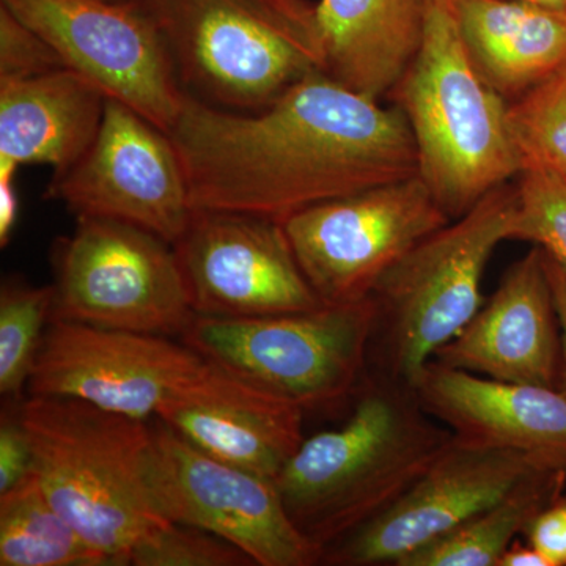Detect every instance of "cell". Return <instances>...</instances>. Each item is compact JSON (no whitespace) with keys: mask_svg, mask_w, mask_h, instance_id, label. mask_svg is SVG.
I'll list each match as a JSON object with an SVG mask.
<instances>
[{"mask_svg":"<svg viewBox=\"0 0 566 566\" xmlns=\"http://www.w3.org/2000/svg\"><path fill=\"white\" fill-rule=\"evenodd\" d=\"M106 96L70 69L0 82V178L25 164L65 172L102 125Z\"/></svg>","mask_w":566,"mask_h":566,"instance_id":"d6986e66","label":"cell"},{"mask_svg":"<svg viewBox=\"0 0 566 566\" xmlns=\"http://www.w3.org/2000/svg\"><path fill=\"white\" fill-rule=\"evenodd\" d=\"M304 415L301 406L211 364L202 378L167 401L156 419L208 455L275 480L303 444Z\"/></svg>","mask_w":566,"mask_h":566,"instance_id":"ac0fdd59","label":"cell"},{"mask_svg":"<svg viewBox=\"0 0 566 566\" xmlns=\"http://www.w3.org/2000/svg\"><path fill=\"white\" fill-rule=\"evenodd\" d=\"M348 420L304 438L275 476L294 526L319 549L381 515L453 441L415 386L365 374Z\"/></svg>","mask_w":566,"mask_h":566,"instance_id":"7a4b0ae2","label":"cell"},{"mask_svg":"<svg viewBox=\"0 0 566 566\" xmlns=\"http://www.w3.org/2000/svg\"><path fill=\"white\" fill-rule=\"evenodd\" d=\"M54 286L9 277L0 289V395L22 401L52 318Z\"/></svg>","mask_w":566,"mask_h":566,"instance_id":"cb8c5ba5","label":"cell"},{"mask_svg":"<svg viewBox=\"0 0 566 566\" xmlns=\"http://www.w3.org/2000/svg\"><path fill=\"white\" fill-rule=\"evenodd\" d=\"M509 120L524 169L566 177V66L523 93L509 107Z\"/></svg>","mask_w":566,"mask_h":566,"instance_id":"d4e9b609","label":"cell"},{"mask_svg":"<svg viewBox=\"0 0 566 566\" xmlns=\"http://www.w3.org/2000/svg\"><path fill=\"white\" fill-rule=\"evenodd\" d=\"M210 367L166 335L52 319L28 392L76 398L148 422Z\"/></svg>","mask_w":566,"mask_h":566,"instance_id":"4fadbf2b","label":"cell"},{"mask_svg":"<svg viewBox=\"0 0 566 566\" xmlns=\"http://www.w3.org/2000/svg\"><path fill=\"white\" fill-rule=\"evenodd\" d=\"M499 566H551L539 551L534 546L513 543L509 551L502 556Z\"/></svg>","mask_w":566,"mask_h":566,"instance_id":"d6a6232c","label":"cell"},{"mask_svg":"<svg viewBox=\"0 0 566 566\" xmlns=\"http://www.w3.org/2000/svg\"><path fill=\"white\" fill-rule=\"evenodd\" d=\"M566 471L536 469L493 505L406 557L398 566H499L528 524L564 494Z\"/></svg>","mask_w":566,"mask_h":566,"instance_id":"7402d4cb","label":"cell"},{"mask_svg":"<svg viewBox=\"0 0 566 566\" xmlns=\"http://www.w3.org/2000/svg\"><path fill=\"white\" fill-rule=\"evenodd\" d=\"M66 69L170 133L186 91L161 29L140 0H0Z\"/></svg>","mask_w":566,"mask_h":566,"instance_id":"8fae6325","label":"cell"},{"mask_svg":"<svg viewBox=\"0 0 566 566\" xmlns=\"http://www.w3.org/2000/svg\"><path fill=\"white\" fill-rule=\"evenodd\" d=\"M46 199L76 218L133 223L177 243L193 214L188 177L169 133L117 99L106 98L87 151L54 175Z\"/></svg>","mask_w":566,"mask_h":566,"instance_id":"7c38bea8","label":"cell"},{"mask_svg":"<svg viewBox=\"0 0 566 566\" xmlns=\"http://www.w3.org/2000/svg\"><path fill=\"white\" fill-rule=\"evenodd\" d=\"M161 29L182 88L237 112L270 106L324 71L316 6L307 0H140Z\"/></svg>","mask_w":566,"mask_h":566,"instance_id":"5b68a950","label":"cell"},{"mask_svg":"<svg viewBox=\"0 0 566 566\" xmlns=\"http://www.w3.org/2000/svg\"><path fill=\"white\" fill-rule=\"evenodd\" d=\"M20 415L52 504L112 566L132 565L134 547L170 523L145 483L150 420L51 395H29Z\"/></svg>","mask_w":566,"mask_h":566,"instance_id":"277c9868","label":"cell"},{"mask_svg":"<svg viewBox=\"0 0 566 566\" xmlns=\"http://www.w3.org/2000/svg\"><path fill=\"white\" fill-rule=\"evenodd\" d=\"M516 188L501 186L415 245L378 283L367 374L415 386L434 353L474 318L494 249L512 240Z\"/></svg>","mask_w":566,"mask_h":566,"instance_id":"8992f818","label":"cell"},{"mask_svg":"<svg viewBox=\"0 0 566 566\" xmlns=\"http://www.w3.org/2000/svg\"><path fill=\"white\" fill-rule=\"evenodd\" d=\"M134 566H253L243 549L188 524L167 523L134 547Z\"/></svg>","mask_w":566,"mask_h":566,"instance_id":"4316f807","label":"cell"},{"mask_svg":"<svg viewBox=\"0 0 566 566\" xmlns=\"http://www.w3.org/2000/svg\"><path fill=\"white\" fill-rule=\"evenodd\" d=\"M109 2H128V0H109Z\"/></svg>","mask_w":566,"mask_h":566,"instance_id":"e575fe53","label":"cell"},{"mask_svg":"<svg viewBox=\"0 0 566 566\" xmlns=\"http://www.w3.org/2000/svg\"><path fill=\"white\" fill-rule=\"evenodd\" d=\"M150 428L145 483L164 520L221 536L259 566L322 564L323 551L294 526L275 480L208 455L159 419Z\"/></svg>","mask_w":566,"mask_h":566,"instance_id":"30bf717a","label":"cell"},{"mask_svg":"<svg viewBox=\"0 0 566 566\" xmlns=\"http://www.w3.org/2000/svg\"><path fill=\"white\" fill-rule=\"evenodd\" d=\"M374 301L253 318L193 315L182 344L263 392L308 409L354 397L367 374Z\"/></svg>","mask_w":566,"mask_h":566,"instance_id":"52a82bcc","label":"cell"},{"mask_svg":"<svg viewBox=\"0 0 566 566\" xmlns=\"http://www.w3.org/2000/svg\"><path fill=\"white\" fill-rule=\"evenodd\" d=\"M520 2L534 3V6L546 7V9L566 13V0H520Z\"/></svg>","mask_w":566,"mask_h":566,"instance_id":"836d02e7","label":"cell"},{"mask_svg":"<svg viewBox=\"0 0 566 566\" xmlns=\"http://www.w3.org/2000/svg\"><path fill=\"white\" fill-rule=\"evenodd\" d=\"M395 91L419 177L450 219L523 172L510 106L475 69L453 0H427L422 43Z\"/></svg>","mask_w":566,"mask_h":566,"instance_id":"3957f363","label":"cell"},{"mask_svg":"<svg viewBox=\"0 0 566 566\" xmlns=\"http://www.w3.org/2000/svg\"><path fill=\"white\" fill-rule=\"evenodd\" d=\"M424 10L427 0H319L324 73L381 99L415 61Z\"/></svg>","mask_w":566,"mask_h":566,"instance_id":"ffe728a7","label":"cell"},{"mask_svg":"<svg viewBox=\"0 0 566 566\" xmlns=\"http://www.w3.org/2000/svg\"><path fill=\"white\" fill-rule=\"evenodd\" d=\"M465 48L502 96L523 95L566 66V13L520 0H453Z\"/></svg>","mask_w":566,"mask_h":566,"instance_id":"44dd1931","label":"cell"},{"mask_svg":"<svg viewBox=\"0 0 566 566\" xmlns=\"http://www.w3.org/2000/svg\"><path fill=\"white\" fill-rule=\"evenodd\" d=\"M14 177L0 178V245H9L20 212Z\"/></svg>","mask_w":566,"mask_h":566,"instance_id":"1f68e13d","label":"cell"},{"mask_svg":"<svg viewBox=\"0 0 566 566\" xmlns=\"http://www.w3.org/2000/svg\"><path fill=\"white\" fill-rule=\"evenodd\" d=\"M536 469L553 468L515 450L475 444L453 434L415 485L381 515L327 547L322 565L398 566L504 497Z\"/></svg>","mask_w":566,"mask_h":566,"instance_id":"9a60e30c","label":"cell"},{"mask_svg":"<svg viewBox=\"0 0 566 566\" xmlns=\"http://www.w3.org/2000/svg\"><path fill=\"white\" fill-rule=\"evenodd\" d=\"M0 566H112L55 509L36 475L0 494Z\"/></svg>","mask_w":566,"mask_h":566,"instance_id":"603a6c76","label":"cell"},{"mask_svg":"<svg viewBox=\"0 0 566 566\" xmlns=\"http://www.w3.org/2000/svg\"><path fill=\"white\" fill-rule=\"evenodd\" d=\"M172 245L196 315L253 318L324 305L275 219L196 210Z\"/></svg>","mask_w":566,"mask_h":566,"instance_id":"5bb4252c","label":"cell"},{"mask_svg":"<svg viewBox=\"0 0 566 566\" xmlns=\"http://www.w3.org/2000/svg\"><path fill=\"white\" fill-rule=\"evenodd\" d=\"M512 240L528 241L566 268V177L526 167L516 186Z\"/></svg>","mask_w":566,"mask_h":566,"instance_id":"484cf974","label":"cell"},{"mask_svg":"<svg viewBox=\"0 0 566 566\" xmlns=\"http://www.w3.org/2000/svg\"><path fill=\"white\" fill-rule=\"evenodd\" d=\"M452 221L419 175L312 205L282 222L326 305L364 303L401 259Z\"/></svg>","mask_w":566,"mask_h":566,"instance_id":"9c48e42d","label":"cell"},{"mask_svg":"<svg viewBox=\"0 0 566 566\" xmlns=\"http://www.w3.org/2000/svg\"><path fill=\"white\" fill-rule=\"evenodd\" d=\"M527 543L545 556L551 566H566V495L560 494L528 524Z\"/></svg>","mask_w":566,"mask_h":566,"instance_id":"f546056e","label":"cell"},{"mask_svg":"<svg viewBox=\"0 0 566 566\" xmlns=\"http://www.w3.org/2000/svg\"><path fill=\"white\" fill-rule=\"evenodd\" d=\"M193 210L283 222L312 205L419 175L400 106L314 71L270 106L237 112L186 93L170 129Z\"/></svg>","mask_w":566,"mask_h":566,"instance_id":"6da1fadb","label":"cell"},{"mask_svg":"<svg viewBox=\"0 0 566 566\" xmlns=\"http://www.w3.org/2000/svg\"><path fill=\"white\" fill-rule=\"evenodd\" d=\"M61 69L66 66L54 48L0 6V82L29 80Z\"/></svg>","mask_w":566,"mask_h":566,"instance_id":"83f0119b","label":"cell"},{"mask_svg":"<svg viewBox=\"0 0 566 566\" xmlns=\"http://www.w3.org/2000/svg\"><path fill=\"white\" fill-rule=\"evenodd\" d=\"M433 360L495 381L558 387L560 324L542 249L535 245L510 266L493 296Z\"/></svg>","mask_w":566,"mask_h":566,"instance_id":"2e32d148","label":"cell"},{"mask_svg":"<svg viewBox=\"0 0 566 566\" xmlns=\"http://www.w3.org/2000/svg\"><path fill=\"white\" fill-rule=\"evenodd\" d=\"M52 319L181 335L192 311L174 245L133 223L77 218L52 252Z\"/></svg>","mask_w":566,"mask_h":566,"instance_id":"ba28073f","label":"cell"},{"mask_svg":"<svg viewBox=\"0 0 566 566\" xmlns=\"http://www.w3.org/2000/svg\"><path fill=\"white\" fill-rule=\"evenodd\" d=\"M423 408L458 439L515 450L566 471V394L516 385L430 360L416 382Z\"/></svg>","mask_w":566,"mask_h":566,"instance_id":"e0dca14e","label":"cell"},{"mask_svg":"<svg viewBox=\"0 0 566 566\" xmlns=\"http://www.w3.org/2000/svg\"><path fill=\"white\" fill-rule=\"evenodd\" d=\"M538 248V245H536ZM545 253V252H543ZM547 277L553 289L554 303H556L558 324H560L562 338V370L558 389L566 394V268L558 264L545 253Z\"/></svg>","mask_w":566,"mask_h":566,"instance_id":"4dcf8cb0","label":"cell"},{"mask_svg":"<svg viewBox=\"0 0 566 566\" xmlns=\"http://www.w3.org/2000/svg\"><path fill=\"white\" fill-rule=\"evenodd\" d=\"M0 417V494L20 485L33 472L31 439L22 424L21 401H7Z\"/></svg>","mask_w":566,"mask_h":566,"instance_id":"f1b7e54d","label":"cell"}]
</instances>
